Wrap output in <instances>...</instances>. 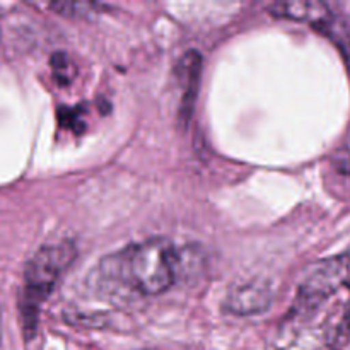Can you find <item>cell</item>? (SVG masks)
Listing matches in <instances>:
<instances>
[{
    "mask_svg": "<svg viewBox=\"0 0 350 350\" xmlns=\"http://www.w3.org/2000/svg\"><path fill=\"white\" fill-rule=\"evenodd\" d=\"M109 272L120 284L144 296H157L170 289L180 275L178 250L166 239H147L130 245L115 258H108Z\"/></svg>",
    "mask_w": 350,
    "mask_h": 350,
    "instance_id": "obj_1",
    "label": "cell"
},
{
    "mask_svg": "<svg viewBox=\"0 0 350 350\" xmlns=\"http://www.w3.org/2000/svg\"><path fill=\"white\" fill-rule=\"evenodd\" d=\"M74 245L60 243V245H46L38 250L24 269L23 299H21V313H23V327L27 337L34 334L38 323V313L41 304L53 291L62 273L72 265L75 260Z\"/></svg>",
    "mask_w": 350,
    "mask_h": 350,
    "instance_id": "obj_2",
    "label": "cell"
},
{
    "mask_svg": "<svg viewBox=\"0 0 350 350\" xmlns=\"http://www.w3.org/2000/svg\"><path fill=\"white\" fill-rule=\"evenodd\" d=\"M349 270L347 258H328L317 263L304 277L297 293V306L304 311L320 306L328 296L345 282Z\"/></svg>",
    "mask_w": 350,
    "mask_h": 350,
    "instance_id": "obj_3",
    "label": "cell"
},
{
    "mask_svg": "<svg viewBox=\"0 0 350 350\" xmlns=\"http://www.w3.org/2000/svg\"><path fill=\"white\" fill-rule=\"evenodd\" d=\"M272 304V287L263 279H250L231 287L226 310L236 317H252L267 311Z\"/></svg>",
    "mask_w": 350,
    "mask_h": 350,
    "instance_id": "obj_4",
    "label": "cell"
},
{
    "mask_svg": "<svg viewBox=\"0 0 350 350\" xmlns=\"http://www.w3.org/2000/svg\"><path fill=\"white\" fill-rule=\"evenodd\" d=\"M202 72V57L197 51H187L176 65V79L181 89L180 120L188 122L193 113V103L198 92V81Z\"/></svg>",
    "mask_w": 350,
    "mask_h": 350,
    "instance_id": "obj_5",
    "label": "cell"
},
{
    "mask_svg": "<svg viewBox=\"0 0 350 350\" xmlns=\"http://www.w3.org/2000/svg\"><path fill=\"white\" fill-rule=\"evenodd\" d=\"M270 12L277 17H286V19L303 21L311 24L314 29H320L323 24L334 17V12L328 9L323 2H286L275 3L270 7Z\"/></svg>",
    "mask_w": 350,
    "mask_h": 350,
    "instance_id": "obj_6",
    "label": "cell"
},
{
    "mask_svg": "<svg viewBox=\"0 0 350 350\" xmlns=\"http://www.w3.org/2000/svg\"><path fill=\"white\" fill-rule=\"evenodd\" d=\"M50 9L57 10L62 16H74V17H91L92 14H96L98 5L96 3H51Z\"/></svg>",
    "mask_w": 350,
    "mask_h": 350,
    "instance_id": "obj_7",
    "label": "cell"
},
{
    "mask_svg": "<svg viewBox=\"0 0 350 350\" xmlns=\"http://www.w3.org/2000/svg\"><path fill=\"white\" fill-rule=\"evenodd\" d=\"M340 334H350V299H349V306L347 310H345V314H344V320H342L340 323Z\"/></svg>",
    "mask_w": 350,
    "mask_h": 350,
    "instance_id": "obj_8",
    "label": "cell"
},
{
    "mask_svg": "<svg viewBox=\"0 0 350 350\" xmlns=\"http://www.w3.org/2000/svg\"><path fill=\"white\" fill-rule=\"evenodd\" d=\"M340 171L344 174H350V149H349V152H347V156L344 157V159H342V163H340Z\"/></svg>",
    "mask_w": 350,
    "mask_h": 350,
    "instance_id": "obj_9",
    "label": "cell"
}]
</instances>
